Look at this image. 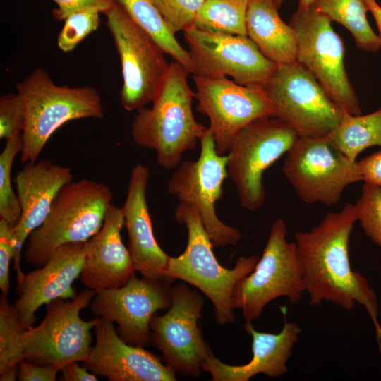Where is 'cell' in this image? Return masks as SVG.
Masks as SVG:
<instances>
[{
	"label": "cell",
	"mask_w": 381,
	"mask_h": 381,
	"mask_svg": "<svg viewBox=\"0 0 381 381\" xmlns=\"http://www.w3.org/2000/svg\"><path fill=\"white\" fill-rule=\"evenodd\" d=\"M8 296L0 297V374L25 359L23 334L17 310Z\"/></svg>",
	"instance_id": "obj_29"
},
{
	"label": "cell",
	"mask_w": 381,
	"mask_h": 381,
	"mask_svg": "<svg viewBox=\"0 0 381 381\" xmlns=\"http://www.w3.org/2000/svg\"><path fill=\"white\" fill-rule=\"evenodd\" d=\"M286 226L275 220L254 270L236 285L232 304L241 309L246 321L259 318L270 301L284 296L297 303L306 292L303 268L294 241L286 240Z\"/></svg>",
	"instance_id": "obj_6"
},
{
	"label": "cell",
	"mask_w": 381,
	"mask_h": 381,
	"mask_svg": "<svg viewBox=\"0 0 381 381\" xmlns=\"http://www.w3.org/2000/svg\"><path fill=\"white\" fill-rule=\"evenodd\" d=\"M13 226L0 219V289L5 296L9 294L10 262L16 253Z\"/></svg>",
	"instance_id": "obj_35"
},
{
	"label": "cell",
	"mask_w": 381,
	"mask_h": 381,
	"mask_svg": "<svg viewBox=\"0 0 381 381\" xmlns=\"http://www.w3.org/2000/svg\"><path fill=\"white\" fill-rule=\"evenodd\" d=\"M18 380L19 381H55L60 369L52 365H39L26 360L19 363Z\"/></svg>",
	"instance_id": "obj_37"
},
{
	"label": "cell",
	"mask_w": 381,
	"mask_h": 381,
	"mask_svg": "<svg viewBox=\"0 0 381 381\" xmlns=\"http://www.w3.org/2000/svg\"><path fill=\"white\" fill-rule=\"evenodd\" d=\"M199 141L198 158L181 163L168 181L167 190L179 202L197 210L213 247L234 245L241 238V231L223 223L215 211V203L222 195V186L228 177V157L217 153L208 128Z\"/></svg>",
	"instance_id": "obj_13"
},
{
	"label": "cell",
	"mask_w": 381,
	"mask_h": 381,
	"mask_svg": "<svg viewBox=\"0 0 381 381\" xmlns=\"http://www.w3.org/2000/svg\"><path fill=\"white\" fill-rule=\"evenodd\" d=\"M313 5L331 21L345 27L359 49L370 52L381 49V38L367 18L369 10L365 0H315Z\"/></svg>",
	"instance_id": "obj_27"
},
{
	"label": "cell",
	"mask_w": 381,
	"mask_h": 381,
	"mask_svg": "<svg viewBox=\"0 0 381 381\" xmlns=\"http://www.w3.org/2000/svg\"><path fill=\"white\" fill-rule=\"evenodd\" d=\"M273 0H250L246 20L247 36L277 66L296 61L294 29L279 17Z\"/></svg>",
	"instance_id": "obj_24"
},
{
	"label": "cell",
	"mask_w": 381,
	"mask_h": 381,
	"mask_svg": "<svg viewBox=\"0 0 381 381\" xmlns=\"http://www.w3.org/2000/svg\"><path fill=\"white\" fill-rule=\"evenodd\" d=\"M331 22L313 4L297 9L289 23L296 35V62L316 78L344 113L360 115L359 102L344 66V44Z\"/></svg>",
	"instance_id": "obj_9"
},
{
	"label": "cell",
	"mask_w": 381,
	"mask_h": 381,
	"mask_svg": "<svg viewBox=\"0 0 381 381\" xmlns=\"http://www.w3.org/2000/svg\"><path fill=\"white\" fill-rule=\"evenodd\" d=\"M85 249L86 242L64 244L42 266L17 277L18 299L13 306L24 329L32 327L41 306L75 297L73 283L82 272Z\"/></svg>",
	"instance_id": "obj_18"
},
{
	"label": "cell",
	"mask_w": 381,
	"mask_h": 381,
	"mask_svg": "<svg viewBox=\"0 0 381 381\" xmlns=\"http://www.w3.org/2000/svg\"><path fill=\"white\" fill-rule=\"evenodd\" d=\"M101 11L97 8L78 10L64 19L58 37V47L64 52L73 50L76 46L100 24Z\"/></svg>",
	"instance_id": "obj_31"
},
{
	"label": "cell",
	"mask_w": 381,
	"mask_h": 381,
	"mask_svg": "<svg viewBox=\"0 0 381 381\" xmlns=\"http://www.w3.org/2000/svg\"><path fill=\"white\" fill-rule=\"evenodd\" d=\"M354 207L357 222L365 234L381 247V187L364 183Z\"/></svg>",
	"instance_id": "obj_32"
},
{
	"label": "cell",
	"mask_w": 381,
	"mask_h": 381,
	"mask_svg": "<svg viewBox=\"0 0 381 381\" xmlns=\"http://www.w3.org/2000/svg\"><path fill=\"white\" fill-rule=\"evenodd\" d=\"M57 8L52 11L53 16L58 20H64L70 14L86 8H99L102 13L109 10L116 0H53Z\"/></svg>",
	"instance_id": "obj_36"
},
{
	"label": "cell",
	"mask_w": 381,
	"mask_h": 381,
	"mask_svg": "<svg viewBox=\"0 0 381 381\" xmlns=\"http://www.w3.org/2000/svg\"><path fill=\"white\" fill-rule=\"evenodd\" d=\"M278 8L280 7L284 0H273Z\"/></svg>",
	"instance_id": "obj_43"
},
{
	"label": "cell",
	"mask_w": 381,
	"mask_h": 381,
	"mask_svg": "<svg viewBox=\"0 0 381 381\" xmlns=\"http://www.w3.org/2000/svg\"><path fill=\"white\" fill-rule=\"evenodd\" d=\"M78 362H71L63 366L60 370V380L63 381H98L96 375Z\"/></svg>",
	"instance_id": "obj_39"
},
{
	"label": "cell",
	"mask_w": 381,
	"mask_h": 381,
	"mask_svg": "<svg viewBox=\"0 0 381 381\" xmlns=\"http://www.w3.org/2000/svg\"><path fill=\"white\" fill-rule=\"evenodd\" d=\"M282 170L307 204L336 205L348 186L362 181L357 162L344 155L326 136L299 137L286 152Z\"/></svg>",
	"instance_id": "obj_11"
},
{
	"label": "cell",
	"mask_w": 381,
	"mask_h": 381,
	"mask_svg": "<svg viewBox=\"0 0 381 381\" xmlns=\"http://www.w3.org/2000/svg\"><path fill=\"white\" fill-rule=\"evenodd\" d=\"M250 0H205L194 26L200 30L247 35L246 20Z\"/></svg>",
	"instance_id": "obj_28"
},
{
	"label": "cell",
	"mask_w": 381,
	"mask_h": 381,
	"mask_svg": "<svg viewBox=\"0 0 381 381\" xmlns=\"http://www.w3.org/2000/svg\"><path fill=\"white\" fill-rule=\"evenodd\" d=\"M197 109L210 121L217 153L226 155L237 133L259 119L275 116L265 90L239 85L227 77L193 75Z\"/></svg>",
	"instance_id": "obj_16"
},
{
	"label": "cell",
	"mask_w": 381,
	"mask_h": 381,
	"mask_svg": "<svg viewBox=\"0 0 381 381\" xmlns=\"http://www.w3.org/2000/svg\"><path fill=\"white\" fill-rule=\"evenodd\" d=\"M189 73L179 63H170L152 107L138 110L131 123L135 144L155 150L157 163L166 170L178 167L183 155L195 147L207 129L193 114Z\"/></svg>",
	"instance_id": "obj_2"
},
{
	"label": "cell",
	"mask_w": 381,
	"mask_h": 381,
	"mask_svg": "<svg viewBox=\"0 0 381 381\" xmlns=\"http://www.w3.org/2000/svg\"><path fill=\"white\" fill-rule=\"evenodd\" d=\"M95 344L85 366L110 381H175L176 371L144 347L128 344L114 327V322L97 317Z\"/></svg>",
	"instance_id": "obj_19"
},
{
	"label": "cell",
	"mask_w": 381,
	"mask_h": 381,
	"mask_svg": "<svg viewBox=\"0 0 381 381\" xmlns=\"http://www.w3.org/2000/svg\"><path fill=\"white\" fill-rule=\"evenodd\" d=\"M174 217L187 229V246L180 255L169 256L164 279H179L198 289L212 302L218 324L233 322L235 286L254 270L260 257L239 258L232 269H226L215 258L214 247L197 210L191 205L179 202Z\"/></svg>",
	"instance_id": "obj_3"
},
{
	"label": "cell",
	"mask_w": 381,
	"mask_h": 381,
	"mask_svg": "<svg viewBox=\"0 0 381 381\" xmlns=\"http://www.w3.org/2000/svg\"><path fill=\"white\" fill-rule=\"evenodd\" d=\"M128 15L147 32L174 61L194 74L188 51L179 42L152 0H116Z\"/></svg>",
	"instance_id": "obj_26"
},
{
	"label": "cell",
	"mask_w": 381,
	"mask_h": 381,
	"mask_svg": "<svg viewBox=\"0 0 381 381\" xmlns=\"http://www.w3.org/2000/svg\"><path fill=\"white\" fill-rule=\"evenodd\" d=\"M170 30L176 34L195 25L205 0H152Z\"/></svg>",
	"instance_id": "obj_33"
},
{
	"label": "cell",
	"mask_w": 381,
	"mask_h": 381,
	"mask_svg": "<svg viewBox=\"0 0 381 381\" xmlns=\"http://www.w3.org/2000/svg\"><path fill=\"white\" fill-rule=\"evenodd\" d=\"M26 110L21 96L9 92L0 97V138L9 139L22 134Z\"/></svg>",
	"instance_id": "obj_34"
},
{
	"label": "cell",
	"mask_w": 381,
	"mask_h": 381,
	"mask_svg": "<svg viewBox=\"0 0 381 381\" xmlns=\"http://www.w3.org/2000/svg\"><path fill=\"white\" fill-rule=\"evenodd\" d=\"M326 137L348 158L356 161L365 148L381 146V109L366 115L344 113Z\"/></svg>",
	"instance_id": "obj_25"
},
{
	"label": "cell",
	"mask_w": 381,
	"mask_h": 381,
	"mask_svg": "<svg viewBox=\"0 0 381 381\" xmlns=\"http://www.w3.org/2000/svg\"><path fill=\"white\" fill-rule=\"evenodd\" d=\"M96 291L85 289L71 301L56 298L46 306V315L36 327L25 329V360L39 365H52L60 370L71 362L84 361L92 348V334L97 317L90 321L80 317Z\"/></svg>",
	"instance_id": "obj_10"
},
{
	"label": "cell",
	"mask_w": 381,
	"mask_h": 381,
	"mask_svg": "<svg viewBox=\"0 0 381 381\" xmlns=\"http://www.w3.org/2000/svg\"><path fill=\"white\" fill-rule=\"evenodd\" d=\"M171 303V288L166 282L138 278L134 272L122 286L96 292L90 310L96 317L116 322L117 333L126 343L145 347L151 342L152 318Z\"/></svg>",
	"instance_id": "obj_17"
},
{
	"label": "cell",
	"mask_w": 381,
	"mask_h": 381,
	"mask_svg": "<svg viewBox=\"0 0 381 381\" xmlns=\"http://www.w3.org/2000/svg\"><path fill=\"white\" fill-rule=\"evenodd\" d=\"M365 183L381 187V150L357 162Z\"/></svg>",
	"instance_id": "obj_38"
},
{
	"label": "cell",
	"mask_w": 381,
	"mask_h": 381,
	"mask_svg": "<svg viewBox=\"0 0 381 381\" xmlns=\"http://www.w3.org/2000/svg\"><path fill=\"white\" fill-rule=\"evenodd\" d=\"M15 366L11 368L0 374V380L1 381H15L18 379V373L19 366Z\"/></svg>",
	"instance_id": "obj_41"
},
{
	"label": "cell",
	"mask_w": 381,
	"mask_h": 381,
	"mask_svg": "<svg viewBox=\"0 0 381 381\" xmlns=\"http://www.w3.org/2000/svg\"><path fill=\"white\" fill-rule=\"evenodd\" d=\"M354 205L329 212L310 231L294 234L301 260L306 292L310 306L331 302L346 310L356 303L366 310L375 327L381 354V325L377 296L367 279L351 268L349 245L354 223Z\"/></svg>",
	"instance_id": "obj_1"
},
{
	"label": "cell",
	"mask_w": 381,
	"mask_h": 381,
	"mask_svg": "<svg viewBox=\"0 0 381 381\" xmlns=\"http://www.w3.org/2000/svg\"><path fill=\"white\" fill-rule=\"evenodd\" d=\"M171 292L168 310L151 319V342L161 352L166 365L182 375L196 378L212 351L198 325L204 299L183 282L171 288Z\"/></svg>",
	"instance_id": "obj_14"
},
{
	"label": "cell",
	"mask_w": 381,
	"mask_h": 381,
	"mask_svg": "<svg viewBox=\"0 0 381 381\" xmlns=\"http://www.w3.org/2000/svg\"><path fill=\"white\" fill-rule=\"evenodd\" d=\"M6 140L0 154V219L15 226L20 218L21 209L12 188L11 173L14 159L22 150V134Z\"/></svg>",
	"instance_id": "obj_30"
},
{
	"label": "cell",
	"mask_w": 381,
	"mask_h": 381,
	"mask_svg": "<svg viewBox=\"0 0 381 381\" xmlns=\"http://www.w3.org/2000/svg\"><path fill=\"white\" fill-rule=\"evenodd\" d=\"M264 89L275 116L299 137L327 136L344 114L316 78L296 61L277 66Z\"/></svg>",
	"instance_id": "obj_12"
},
{
	"label": "cell",
	"mask_w": 381,
	"mask_h": 381,
	"mask_svg": "<svg viewBox=\"0 0 381 381\" xmlns=\"http://www.w3.org/2000/svg\"><path fill=\"white\" fill-rule=\"evenodd\" d=\"M298 138L276 116L253 121L237 133L227 152L226 169L244 209L254 211L263 205L265 171L286 154Z\"/></svg>",
	"instance_id": "obj_7"
},
{
	"label": "cell",
	"mask_w": 381,
	"mask_h": 381,
	"mask_svg": "<svg viewBox=\"0 0 381 381\" xmlns=\"http://www.w3.org/2000/svg\"><path fill=\"white\" fill-rule=\"evenodd\" d=\"M16 88L26 110L20 152L23 164L36 162L50 137L64 123L104 116L101 97L94 87L57 85L42 68L18 82Z\"/></svg>",
	"instance_id": "obj_4"
},
{
	"label": "cell",
	"mask_w": 381,
	"mask_h": 381,
	"mask_svg": "<svg viewBox=\"0 0 381 381\" xmlns=\"http://www.w3.org/2000/svg\"><path fill=\"white\" fill-rule=\"evenodd\" d=\"M315 0H299L298 8H306L314 4Z\"/></svg>",
	"instance_id": "obj_42"
},
{
	"label": "cell",
	"mask_w": 381,
	"mask_h": 381,
	"mask_svg": "<svg viewBox=\"0 0 381 381\" xmlns=\"http://www.w3.org/2000/svg\"><path fill=\"white\" fill-rule=\"evenodd\" d=\"M149 169L135 165L131 173L125 202L121 207L128 247L135 271L143 277L164 279L169 255L158 245L152 230L146 200Z\"/></svg>",
	"instance_id": "obj_22"
},
{
	"label": "cell",
	"mask_w": 381,
	"mask_h": 381,
	"mask_svg": "<svg viewBox=\"0 0 381 381\" xmlns=\"http://www.w3.org/2000/svg\"><path fill=\"white\" fill-rule=\"evenodd\" d=\"M112 197L109 186L92 180L65 185L44 222L29 235L24 246L26 262L41 267L60 246L87 242L102 227Z\"/></svg>",
	"instance_id": "obj_5"
},
{
	"label": "cell",
	"mask_w": 381,
	"mask_h": 381,
	"mask_svg": "<svg viewBox=\"0 0 381 381\" xmlns=\"http://www.w3.org/2000/svg\"><path fill=\"white\" fill-rule=\"evenodd\" d=\"M104 14L121 61V104L138 111L152 102L163 83L169 67L166 52L117 2Z\"/></svg>",
	"instance_id": "obj_8"
},
{
	"label": "cell",
	"mask_w": 381,
	"mask_h": 381,
	"mask_svg": "<svg viewBox=\"0 0 381 381\" xmlns=\"http://www.w3.org/2000/svg\"><path fill=\"white\" fill-rule=\"evenodd\" d=\"M124 226L121 207H109L102 227L86 242L81 283L96 292L122 286L135 272L121 231Z\"/></svg>",
	"instance_id": "obj_21"
},
{
	"label": "cell",
	"mask_w": 381,
	"mask_h": 381,
	"mask_svg": "<svg viewBox=\"0 0 381 381\" xmlns=\"http://www.w3.org/2000/svg\"><path fill=\"white\" fill-rule=\"evenodd\" d=\"M246 332L252 337L251 360L241 365L223 363L211 351L202 370L210 374L212 381H248L257 374L279 377L288 372L287 362L298 340L301 329L295 322H285L277 334L257 331L252 322L246 321Z\"/></svg>",
	"instance_id": "obj_23"
},
{
	"label": "cell",
	"mask_w": 381,
	"mask_h": 381,
	"mask_svg": "<svg viewBox=\"0 0 381 381\" xmlns=\"http://www.w3.org/2000/svg\"><path fill=\"white\" fill-rule=\"evenodd\" d=\"M71 169L49 159L24 163L15 177L21 216L13 226L16 253L13 269L17 277L23 272L20 255L30 233L38 228L47 217L59 190L71 182Z\"/></svg>",
	"instance_id": "obj_20"
},
{
	"label": "cell",
	"mask_w": 381,
	"mask_h": 381,
	"mask_svg": "<svg viewBox=\"0 0 381 381\" xmlns=\"http://www.w3.org/2000/svg\"><path fill=\"white\" fill-rule=\"evenodd\" d=\"M369 11L373 14L377 27L379 30V36L381 38V6L377 3L375 0H365Z\"/></svg>",
	"instance_id": "obj_40"
},
{
	"label": "cell",
	"mask_w": 381,
	"mask_h": 381,
	"mask_svg": "<svg viewBox=\"0 0 381 381\" xmlns=\"http://www.w3.org/2000/svg\"><path fill=\"white\" fill-rule=\"evenodd\" d=\"M183 32L193 75L230 76L239 85L264 87L277 69V65L247 35L208 32L195 26Z\"/></svg>",
	"instance_id": "obj_15"
}]
</instances>
